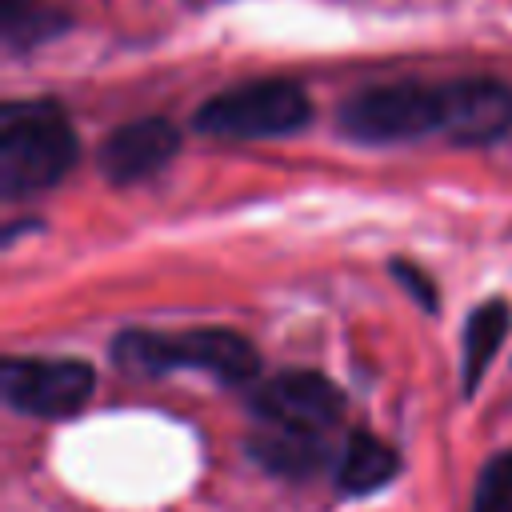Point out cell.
I'll list each match as a JSON object with an SVG mask.
<instances>
[{"label": "cell", "mask_w": 512, "mask_h": 512, "mask_svg": "<svg viewBox=\"0 0 512 512\" xmlns=\"http://www.w3.org/2000/svg\"><path fill=\"white\" fill-rule=\"evenodd\" d=\"M472 512H512V448L484 464Z\"/></svg>", "instance_id": "obj_13"}, {"label": "cell", "mask_w": 512, "mask_h": 512, "mask_svg": "<svg viewBox=\"0 0 512 512\" xmlns=\"http://www.w3.org/2000/svg\"><path fill=\"white\" fill-rule=\"evenodd\" d=\"M4 384V400L24 412V416H40V420H68L76 416L96 388V376L84 360H4L0 372Z\"/></svg>", "instance_id": "obj_5"}, {"label": "cell", "mask_w": 512, "mask_h": 512, "mask_svg": "<svg viewBox=\"0 0 512 512\" xmlns=\"http://www.w3.org/2000/svg\"><path fill=\"white\" fill-rule=\"evenodd\" d=\"M340 132L360 144H400L440 132V88L396 80L340 104Z\"/></svg>", "instance_id": "obj_4"}, {"label": "cell", "mask_w": 512, "mask_h": 512, "mask_svg": "<svg viewBox=\"0 0 512 512\" xmlns=\"http://www.w3.org/2000/svg\"><path fill=\"white\" fill-rule=\"evenodd\" d=\"M396 468H400V456H396L384 440H376L372 432H356V436L348 440L344 456H340L336 480H340L344 492L368 496V492L384 488V484L396 476Z\"/></svg>", "instance_id": "obj_11"}, {"label": "cell", "mask_w": 512, "mask_h": 512, "mask_svg": "<svg viewBox=\"0 0 512 512\" xmlns=\"http://www.w3.org/2000/svg\"><path fill=\"white\" fill-rule=\"evenodd\" d=\"M0 16H4V40H8V48L40 44V40H48V36H56L64 28V12H56L44 0H4L0 4Z\"/></svg>", "instance_id": "obj_12"}, {"label": "cell", "mask_w": 512, "mask_h": 512, "mask_svg": "<svg viewBox=\"0 0 512 512\" xmlns=\"http://www.w3.org/2000/svg\"><path fill=\"white\" fill-rule=\"evenodd\" d=\"M176 148H180V132L160 116H144V120L120 124L100 144V172L112 184H136L160 172L176 156Z\"/></svg>", "instance_id": "obj_8"}, {"label": "cell", "mask_w": 512, "mask_h": 512, "mask_svg": "<svg viewBox=\"0 0 512 512\" xmlns=\"http://www.w3.org/2000/svg\"><path fill=\"white\" fill-rule=\"evenodd\" d=\"M248 452L268 472L308 476L324 460V436L320 432H300V428H280V424H260V432L248 440Z\"/></svg>", "instance_id": "obj_9"}, {"label": "cell", "mask_w": 512, "mask_h": 512, "mask_svg": "<svg viewBox=\"0 0 512 512\" xmlns=\"http://www.w3.org/2000/svg\"><path fill=\"white\" fill-rule=\"evenodd\" d=\"M392 272H396V280L408 288V296H412V300H420V308H428V312L436 308V292H432V280H428L420 268H412L408 260H396V264H392Z\"/></svg>", "instance_id": "obj_14"}, {"label": "cell", "mask_w": 512, "mask_h": 512, "mask_svg": "<svg viewBox=\"0 0 512 512\" xmlns=\"http://www.w3.org/2000/svg\"><path fill=\"white\" fill-rule=\"evenodd\" d=\"M512 128V88L492 76L440 84V132L456 144H492Z\"/></svg>", "instance_id": "obj_7"}, {"label": "cell", "mask_w": 512, "mask_h": 512, "mask_svg": "<svg viewBox=\"0 0 512 512\" xmlns=\"http://www.w3.org/2000/svg\"><path fill=\"white\" fill-rule=\"evenodd\" d=\"M312 120V100L296 80H248L216 92L196 112V132L224 140H264L300 132Z\"/></svg>", "instance_id": "obj_3"}, {"label": "cell", "mask_w": 512, "mask_h": 512, "mask_svg": "<svg viewBox=\"0 0 512 512\" xmlns=\"http://www.w3.org/2000/svg\"><path fill=\"white\" fill-rule=\"evenodd\" d=\"M80 140L52 100H12L0 112V192L32 196L72 172Z\"/></svg>", "instance_id": "obj_1"}, {"label": "cell", "mask_w": 512, "mask_h": 512, "mask_svg": "<svg viewBox=\"0 0 512 512\" xmlns=\"http://www.w3.org/2000/svg\"><path fill=\"white\" fill-rule=\"evenodd\" d=\"M248 408L260 424H280V428H300V432L324 436L340 420L344 396L320 372H280L252 392Z\"/></svg>", "instance_id": "obj_6"}, {"label": "cell", "mask_w": 512, "mask_h": 512, "mask_svg": "<svg viewBox=\"0 0 512 512\" xmlns=\"http://www.w3.org/2000/svg\"><path fill=\"white\" fill-rule=\"evenodd\" d=\"M508 320H512V312L504 300H484L480 308H472V316L464 324V392H476V384L492 368V360L508 336Z\"/></svg>", "instance_id": "obj_10"}, {"label": "cell", "mask_w": 512, "mask_h": 512, "mask_svg": "<svg viewBox=\"0 0 512 512\" xmlns=\"http://www.w3.org/2000/svg\"><path fill=\"white\" fill-rule=\"evenodd\" d=\"M112 360L136 376H160L176 368L208 372L224 384H248L260 368L256 348L228 328H192V332H120L112 340Z\"/></svg>", "instance_id": "obj_2"}]
</instances>
